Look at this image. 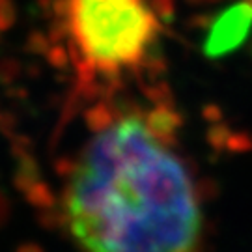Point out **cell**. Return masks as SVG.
<instances>
[{
    "mask_svg": "<svg viewBox=\"0 0 252 252\" xmlns=\"http://www.w3.org/2000/svg\"><path fill=\"white\" fill-rule=\"evenodd\" d=\"M99 114L63 189L77 243L86 252H200L204 196L178 150L176 108L153 95L148 108Z\"/></svg>",
    "mask_w": 252,
    "mask_h": 252,
    "instance_id": "6da1fadb",
    "label": "cell"
},
{
    "mask_svg": "<svg viewBox=\"0 0 252 252\" xmlns=\"http://www.w3.org/2000/svg\"><path fill=\"white\" fill-rule=\"evenodd\" d=\"M53 13L81 90L116 88L126 75L161 67V25L146 0H54Z\"/></svg>",
    "mask_w": 252,
    "mask_h": 252,
    "instance_id": "7a4b0ae2",
    "label": "cell"
},
{
    "mask_svg": "<svg viewBox=\"0 0 252 252\" xmlns=\"http://www.w3.org/2000/svg\"><path fill=\"white\" fill-rule=\"evenodd\" d=\"M252 32V0H239L207 19L202 51L207 58L228 56L247 41Z\"/></svg>",
    "mask_w": 252,
    "mask_h": 252,
    "instance_id": "3957f363",
    "label": "cell"
},
{
    "mask_svg": "<svg viewBox=\"0 0 252 252\" xmlns=\"http://www.w3.org/2000/svg\"><path fill=\"white\" fill-rule=\"evenodd\" d=\"M150 6L155 11V15L159 17V21H164V23H170L174 19V0H150Z\"/></svg>",
    "mask_w": 252,
    "mask_h": 252,
    "instance_id": "277c9868",
    "label": "cell"
},
{
    "mask_svg": "<svg viewBox=\"0 0 252 252\" xmlns=\"http://www.w3.org/2000/svg\"><path fill=\"white\" fill-rule=\"evenodd\" d=\"M17 19V9L13 0H0V30L9 28Z\"/></svg>",
    "mask_w": 252,
    "mask_h": 252,
    "instance_id": "5b68a950",
    "label": "cell"
}]
</instances>
